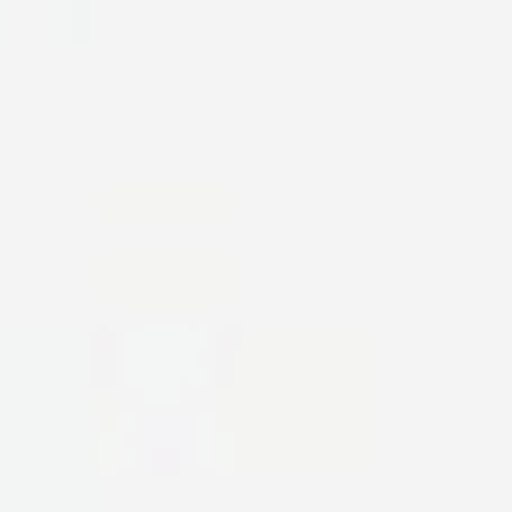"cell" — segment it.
Wrapping results in <instances>:
<instances>
[{
    "label": "cell",
    "mask_w": 512,
    "mask_h": 512,
    "mask_svg": "<svg viewBox=\"0 0 512 512\" xmlns=\"http://www.w3.org/2000/svg\"><path fill=\"white\" fill-rule=\"evenodd\" d=\"M207 333L198 324H162V333H135L126 342V396L135 405H153V414H198L207 405Z\"/></svg>",
    "instance_id": "1"
}]
</instances>
